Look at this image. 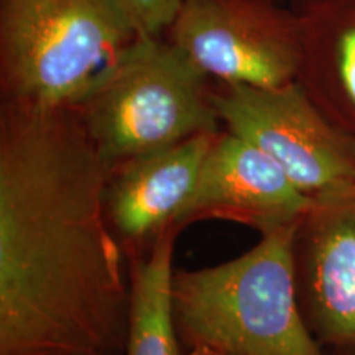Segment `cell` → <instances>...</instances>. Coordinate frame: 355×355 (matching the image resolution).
I'll return each mask as SVG.
<instances>
[{"label": "cell", "mask_w": 355, "mask_h": 355, "mask_svg": "<svg viewBox=\"0 0 355 355\" xmlns=\"http://www.w3.org/2000/svg\"><path fill=\"white\" fill-rule=\"evenodd\" d=\"M110 168L71 105L0 112V355H121Z\"/></svg>", "instance_id": "obj_1"}, {"label": "cell", "mask_w": 355, "mask_h": 355, "mask_svg": "<svg viewBox=\"0 0 355 355\" xmlns=\"http://www.w3.org/2000/svg\"><path fill=\"white\" fill-rule=\"evenodd\" d=\"M298 225L266 230L225 263L175 273L173 304L186 343L227 355H329L300 300Z\"/></svg>", "instance_id": "obj_2"}, {"label": "cell", "mask_w": 355, "mask_h": 355, "mask_svg": "<svg viewBox=\"0 0 355 355\" xmlns=\"http://www.w3.org/2000/svg\"><path fill=\"white\" fill-rule=\"evenodd\" d=\"M209 81L165 35H139L71 107L112 170L219 132Z\"/></svg>", "instance_id": "obj_3"}, {"label": "cell", "mask_w": 355, "mask_h": 355, "mask_svg": "<svg viewBox=\"0 0 355 355\" xmlns=\"http://www.w3.org/2000/svg\"><path fill=\"white\" fill-rule=\"evenodd\" d=\"M137 37L121 0H0L3 101L74 105Z\"/></svg>", "instance_id": "obj_4"}, {"label": "cell", "mask_w": 355, "mask_h": 355, "mask_svg": "<svg viewBox=\"0 0 355 355\" xmlns=\"http://www.w3.org/2000/svg\"><path fill=\"white\" fill-rule=\"evenodd\" d=\"M212 101L227 132L263 150L306 196L355 183V137L331 122L296 81L270 89L217 83Z\"/></svg>", "instance_id": "obj_5"}, {"label": "cell", "mask_w": 355, "mask_h": 355, "mask_svg": "<svg viewBox=\"0 0 355 355\" xmlns=\"http://www.w3.org/2000/svg\"><path fill=\"white\" fill-rule=\"evenodd\" d=\"M163 35L220 84L270 89L298 76V21L279 0H181Z\"/></svg>", "instance_id": "obj_6"}, {"label": "cell", "mask_w": 355, "mask_h": 355, "mask_svg": "<svg viewBox=\"0 0 355 355\" xmlns=\"http://www.w3.org/2000/svg\"><path fill=\"white\" fill-rule=\"evenodd\" d=\"M296 273L318 343L355 350V183L313 199L296 232Z\"/></svg>", "instance_id": "obj_7"}, {"label": "cell", "mask_w": 355, "mask_h": 355, "mask_svg": "<svg viewBox=\"0 0 355 355\" xmlns=\"http://www.w3.org/2000/svg\"><path fill=\"white\" fill-rule=\"evenodd\" d=\"M313 199L263 150L234 133H217L183 222L214 216L243 222L261 234L300 224Z\"/></svg>", "instance_id": "obj_8"}, {"label": "cell", "mask_w": 355, "mask_h": 355, "mask_svg": "<svg viewBox=\"0 0 355 355\" xmlns=\"http://www.w3.org/2000/svg\"><path fill=\"white\" fill-rule=\"evenodd\" d=\"M217 133L193 137L112 168L105 191L110 225L132 241L178 227Z\"/></svg>", "instance_id": "obj_9"}, {"label": "cell", "mask_w": 355, "mask_h": 355, "mask_svg": "<svg viewBox=\"0 0 355 355\" xmlns=\"http://www.w3.org/2000/svg\"><path fill=\"white\" fill-rule=\"evenodd\" d=\"M300 30L296 83L355 137V0H291Z\"/></svg>", "instance_id": "obj_10"}, {"label": "cell", "mask_w": 355, "mask_h": 355, "mask_svg": "<svg viewBox=\"0 0 355 355\" xmlns=\"http://www.w3.org/2000/svg\"><path fill=\"white\" fill-rule=\"evenodd\" d=\"M176 227L157 237L152 254L133 270L122 355H184L173 304V247Z\"/></svg>", "instance_id": "obj_11"}, {"label": "cell", "mask_w": 355, "mask_h": 355, "mask_svg": "<svg viewBox=\"0 0 355 355\" xmlns=\"http://www.w3.org/2000/svg\"><path fill=\"white\" fill-rule=\"evenodd\" d=\"M181 0H121L139 35H163L175 19Z\"/></svg>", "instance_id": "obj_12"}, {"label": "cell", "mask_w": 355, "mask_h": 355, "mask_svg": "<svg viewBox=\"0 0 355 355\" xmlns=\"http://www.w3.org/2000/svg\"><path fill=\"white\" fill-rule=\"evenodd\" d=\"M189 355H227V354H220L216 352V350H209V349H202V347H196L191 350Z\"/></svg>", "instance_id": "obj_13"}, {"label": "cell", "mask_w": 355, "mask_h": 355, "mask_svg": "<svg viewBox=\"0 0 355 355\" xmlns=\"http://www.w3.org/2000/svg\"><path fill=\"white\" fill-rule=\"evenodd\" d=\"M336 355H355V350H334Z\"/></svg>", "instance_id": "obj_14"}, {"label": "cell", "mask_w": 355, "mask_h": 355, "mask_svg": "<svg viewBox=\"0 0 355 355\" xmlns=\"http://www.w3.org/2000/svg\"><path fill=\"white\" fill-rule=\"evenodd\" d=\"M279 2H283V0H279Z\"/></svg>", "instance_id": "obj_15"}]
</instances>
